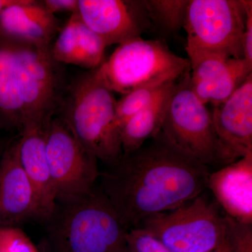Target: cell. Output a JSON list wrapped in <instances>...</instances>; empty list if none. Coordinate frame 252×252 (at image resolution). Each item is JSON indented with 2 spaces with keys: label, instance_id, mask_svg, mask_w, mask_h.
<instances>
[{
  "label": "cell",
  "instance_id": "obj_1",
  "mask_svg": "<svg viewBox=\"0 0 252 252\" xmlns=\"http://www.w3.org/2000/svg\"><path fill=\"white\" fill-rule=\"evenodd\" d=\"M100 174L99 188L127 229L174 210L207 189L208 166L172 144L162 131Z\"/></svg>",
  "mask_w": 252,
  "mask_h": 252
},
{
  "label": "cell",
  "instance_id": "obj_2",
  "mask_svg": "<svg viewBox=\"0 0 252 252\" xmlns=\"http://www.w3.org/2000/svg\"><path fill=\"white\" fill-rule=\"evenodd\" d=\"M46 223V241L55 252H124L128 229L99 187L57 202Z\"/></svg>",
  "mask_w": 252,
  "mask_h": 252
},
{
  "label": "cell",
  "instance_id": "obj_3",
  "mask_svg": "<svg viewBox=\"0 0 252 252\" xmlns=\"http://www.w3.org/2000/svg\"><path fill=\"white\" fill-rule=\"evenodd\" d=\"M117 102L114 93L92 69L68 84L55 116L97 160L112 164L123 155Z\"/></svg>",
  "mask_w": 252,
  "mask_h": 252
},
{
  "label": "cell",
  "instance_id": "obj_4",
  "mask_svg": "<svg viewBox=\"0 0 252 252\" xmlns=\"http://www.w3.org/2000/svg\"><path fill=\"white\" fill-rule=\"evenodd\" d=\"M96 73L113 93L125 94L180 80L190 72L189 59L177 56L160 40L133 38L124 41Z\"/></svg>",
  "mask_w": 252,
  "mask_h": 252
},
{
  "label": "cell",
  "instance_id": "obj_5",
  "mask_svg": "<svg viewBox=\"0 0 252 252\" xmlns=\"http://www.w3.org/2000/svg\"><path fill=\"white\" fill-rule=\"evenodd\" d=\"M9 38L15 77L26 114L25 126H47L55 117L67 86L63 64L53 58L51 45Z\"/></svg>",
  "mask_w": 252,
  "mask_h": 252
},
{
  "label": "cell",
  "instance_id": "obj_6",
  "mask_svg": "<svg viewBox=\"0 0 252 252\" xmlns=\"http://www.w3.org/2000/svg\"><path fill=\"white\" fill-rule=\"evenodd\" d=\"M147 230L172 252H208L225 240V215L203 193L174 210L144 219Z\"/></svg>",
  "mask_w": 252,
  "mask_h": 252
},
{
  "label": "cell",
  "instance_id": "obj_7",
  "mask_svg": "<svg viewBox=\"0 0 252 252\" xmlns=\"http://www.w3.org/2000/svg\"><path fill=\"white\" fill-rule=\"evenodd\" d=\"M245 19L244 0H189L186 50L244 59Z\"/></svg>",
  "mask_w": 252,
  "mask_h": 252
},
{
  "label": "cell",
  "instance_id": "obj_8",
  "mask_svg": "<svg viewBox=\"0 0 252 252\" xmlns=\"http://www.w3.org/2000/svg\"><path fill=\"white\" fill-rule=\"evenodd\" d=\"M161 131L167 140L204 165H221L211 111L190 89V73L177 84Z\"/></svg>",
  "mask_w": 252,
  "mask_h": 252
},
{
  "label": "cell",
  "instance_id": "obj_9",
  "mask_svg": "<svg viewBox=\"0 0 252 252\" xmlns=\"http://www.w3.org/2000/svg\"><path fill=\"white\" fill-rule=\"evenodd\" d=\"M46 153L56 203L82 196L94 188L101 174L98 160L56 117L46 127Z\"/></svg>",
  "mask_w": 252,
  "mask_h": 252
},
{
  "label": "cell",
  "instance_id": "obj_10",
  "mask_svg": "<svg viewBox=\"0 0 252 252\" xmlns=\"http://www.w3.org/2000/svg\"><path fill=\"white\" fill-rule=\"evenodd\" d=\"M77 13L107 47L139 37L152 26L144 0H78Z\"/></svg>",
  "mask_w": 252,
  "mask_h": 252
},
{
  "label": "cell",
  "instance_id": "obj_11",
  "mask_svg": "<svg viewBox=\"0 0 252 252\" xmlns=\"http://www.w3.org/2000/svg\"><path fill=\"white\" fill-rule=\"evenodd\" d=\"M190 87L203 104L219 105L252 74V64L242 59L206 51L187 50Z\"/></svg>",
  "mask_w": 252,
  "mask_h": 252
},
{
  "label": "cell",
  "instance_id": "obj_12",
  "mask_svg": "<svg viewBox=\"0 0 252 252\" xmlns=\"http://www.w3.org/2000/svg\"><path fill=\"white\" fill-rule=\"evenodd\" d=\"M211 113L222 166L252 153V74Z\"/></svg>",
  "mask_w": 252,
  "mask_h": 252
},
{
  "label": "cell",
  "instance_id": "obj_13",
  "mask_svg": "<svg viewBox=\"0 0 252 252\" xmlns=\"http://www.w3.org/2000/svg\"><path fill=\"white\" fill-rule=\"evenodd\" d=\"M19 135L6 142L0 159V228L39 220L34 190L20 161Z\"/></svg>",
  "mask_w": 252,
  "mask_h": 252
},
{
  "label": "cell",
  "instance_id": "obj_14",
  "mask_svg": "<svg viewBox=\"0 0 252 252\" xmlns=\"http://www.w3.org/2000/svg\"><path fill=\"white\" fill-rule=\"evenodd\" d=\"M48 125L26 124L18 134L20 161L34 190L39 220L44 222L49 220L56 206L46 153Z\"/></svg>",
  "mask_w": 252,
  "mask_h": 252
},
{
  "label": "cell",
  "instance_id": "obj_15",
  "mask_svg": "<svg viewBox=\"0 0 252 252\" xmlns=\"http://www.w3.org/2000/svg\"><path fill=\"white\" fill-rule=\"evenodd\" d=\"M207 189L225 215L252 224V153L210 173Z\"/></svg>",
  "mask_w": 252,
  "mask_h": 252
},
{
  "label": "cell",
  "instance_id": "obj_16",
  "mask_svg": "<svg viewBox=\"0 0 252 252\" xmlns=\"http://www.w3.org/2000/svg\"><path fill=\"white\" fill-rule=\"evenodd\" d=\"M59 31V20L41 1L20 0L0 13V32L31 44L51 45Z\"/></svg>",
  "mask_w": 252,
  "mask_h": 252
},
{
  "label": "cell",
  "instance_id": "obj_17",
  "mask_svg": "<svg viewBox=\"0 0 252 252\" xmlns=\"http://www.w3.org/2000/svg\"><path fill=\"white\" fill-rule=\"evenodd\" d=\"M180 80L162 86L145 107L121 127L123 154L138 150L147 140L161 132L167 106Z\"/></svg>",
  "mask_w": 252,
  "mask_h": 252
},
{
  "label": "cell",
  "instance_id": "obj_18",
  "mask_svg": "<svg viewBox=\"0 0 252 252\" xmlns=\"http://www.w3.org/2000/svg\"><path fill=\"white\" fill-rule=\"evenodd\" d=\"M26 114L16 77L9 36L0 32V130L21 132Z\"/></svg>",
  "mask_w": 252,
  "mask_h": 252
},
{
  "label": "cell",
  "instance_id": "obj_19",
  "mask_svg": "<svg viewBox=\"0 0 252 252\" xmlns=\"http://www.w3.org/2000/svg\"><path fill=\"white\" fill-rule=\"evenodd\" d=\"M189 0H144L151 25L163 32L177 34L185 27Z\"/></svg>",
  "mask_w": 252,
  "mask_h": 252
},
{
  "label": "cell",
  "instance_id": "obj_20",
  "mask_svg": "<svg viewBox=\"0 0 252 252\" xmlns=\"http://www.w3.org/2000/svg\"><path fill=\"white\" fill-rule=\"evenodd\" d=\"M106 48L104 41L86 26L79 16L74 42V65L91 70L96 69L104 62Z\"/></svg>",
  "mask_w": 252,
  "mask_h": 252
},
{
  "label": "cell",
  "instance_id": "obj_21",
  "mask_svg": "<svg viewBox=\"0 0 252 252\" xmlns=\"http://www.w3.org/2000/svg\"><path fill=\"white\" fill-rule=\"evenodd\" d=\"M162 86L141 88L125 94L120 100L117 101L115 116L119 128L121 129L130 118L145 107Z\"/></svg>",
  "mask_w": 252,
  "mask_h": 252
},
{
  "label": "cell",
  "instance_id": "obj_22",
  "mask_svg": "<svg viewBox=\"0 0 252 252\" xmlns=\"http://www.w3.org/2000/svg\"><path fill=\"white\" fill-rule=\"evenodd\" d=\"M124 252H172L157 237L140 227L126 234Z\"/></svg>",
  "mask_w": 252,
  "mask_h": 252
},
{
  "label": "cell",
  "instance_id": "obj_23",
  "mask_svg": "<svg viewBox=\"0 0 252 252\" xmlns=\"http://www.w3.org/2000/svg\"><path fill=\"white\" fill-rule=\"evenodd\" d=\"M230 252H252V224L240 223L225 215Z\"/></svg>",
  "mask_w": 252,
  "mask_h": 252
},
{
  "label": "cell",
  "instance_id": "obj_24",
  "mask_svg": "<svg viewBox=\"0 0 252 252\" xmlns=\"http://www.w3.org/2000/svg\"><path fill=\"white\" fill-rule=\"evenodd\" d=\"M0 252H39L19 227L0 228Z\"/></svg>",
  "mask_w": 252,
  "mask_h": 252
},
{
  "label": "cell",
  "instance_id": "obj_25",
  "mask_svg": "<svg viewBox=\"0 0 252 252\" xmlns=\"http://www.w3.org/2000/svg\"><path fill=\"white\" fill-rule=\"evenodd\" d=\"M246 19H245V32L243 35L244 59L252 64V1L244 0Z\"/></svg>",
  "mask_w": 252,
  "mask_h": 252
},
{
  "label": "cell",
  "instance_id": "obj_26",
  "mask_svg": "<svg viewBox=\"0 0 252 252\" xmlns=\"http://www.w3.org/2000/svg\"><path fill=\"white\" fill-rule=\"evenodd\" d=\"M44 7L51 14L59 12H77L78 0H43L41 1Z\"/></svg>",
  "mask_w": 252,
  "mask_h": 252
},
{
  "label": "cell",
  "instance_id": "obj_27",
  "mask_svg": "<svg viewBox=\"0 0 252 252\" xmlns=\"http://www.w3.org/2000/svg\"><path fill=\"white\" fill-rule=\"evenodd\" d=\"M208 252H230L229 244H228L226 237H225V241L221 245H220L218 248Z\"/></svg>",
  "mask_w": 252,
  "mask_h": 252
},
{
  "label": "cell",
  "instance_id": "obj_28",
  "mask_svg": "<svg viewBox=\"0 0 252 252\" xmlns=\"http://www.w3.org/2000/svg\"><path fill=\"white\" fill-rule=\"evenodd\" d=\"M20 0H0V13L11 5L17 4Z\"/></svg>",
  "mask_w": 252,
  "mask_h": 252
},
{
  "label": "cell",
  "instance_id": "obj_29",
  "mask_svg": "<svg viewBox=\"0 0 252 252\" xmlns=\"http://www.w3.org/2000/svg\"><path fill=\"white\" fill-rule=\"evenodd\" d=\"M6 142H0V159H1V155H2L3 152L6 146Z\"/></svg>",
  "mask_w": 252,
  "mask_h": 252
}]
</instances>
